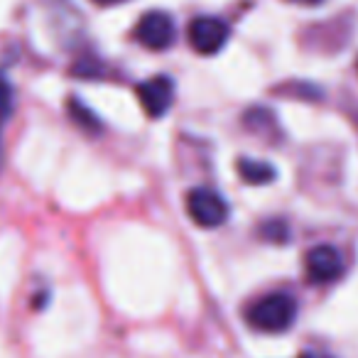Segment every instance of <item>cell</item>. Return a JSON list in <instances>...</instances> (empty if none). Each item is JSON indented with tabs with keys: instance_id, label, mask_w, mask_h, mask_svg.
<instances>
[{
	"instance_id": "12",
	"label": "cell",
	"mask_w": 358,
	"mask_h": 358,
	"mask_svg": "<svg viewBox=\"0 0 358 358\" xmlns=\"http://www.w3.org/2000/svg\"><path fill=\"white\" fill-rule=\"evenodd\" d=\"M94 3L101 8H110V6H120V3H125V0H94Z\"/></svg>"
},
{
	"instance_id": "10",
	"label": "cell",
	"mask_w": 358,
	"mask_h": 358,
	"mask_svg": "<svg viewBox=\"0 0 358 358\" xmlns=\"http://www.w3.org/2000/svg\"><path fill=\"white\" fill-rule=\"evenodd\" d=\"M260 236L270 243H287L289 241V229L282 219H270L260 226Z\"/></svg>"
},
{
	"instance_id": "6",
	"label": "cell",
	"mask_w": 358,
	"mask_h": 358,
	"mask_svg": "<svg viewBox=\"0 0 358 358\" xmlns=\"http://www.w3.org/2000/svg\"><path fill=\"white\" fill-rule=\"evenodd\" d=\"M138 99L150 118H159L172 108L174 101V81L167 74H157L152 79L138 84Z\"/></svg>"
},
{
	"instance_id": "9",
	"label": "cell",
	"mask_w": 358,
	"mask_h": 358,
	"mask_svg": "<svg viewBox=\"0 0 358 358\" xmlns=\"http://www.w3.org/2000/svg\"><path fill=\"white\" fill-rule=\"evenodd\" d=\"M245 128L253 130V133H268V128H275V115L268 108H250L243 118Z\"/></svg>"
},
{
	"instance_id": "3",
	"label": "cell",
	"mask_w": 358,
	"mask_h": 358,
	"mask_svg": "<svg viewBox=\"0 0 358 358\" xmlns=\"http://www.w3.org/2000/svg\"><path fill=\"white\" fill-rule=\"evenodd\" d=\"M187 37H189V45L194 47V52L211 57L224 50V45L231 37V27H229V22H224L221 17L199 15L189 22Z\"/></svg>"
},
{
	"instance_id": "11",
	"label": "cell",
	"mask_w": 358,
	"mask_h": 358,
	"mask_svg": "<svg viewBox=\"0 0 358 358\" xmlns=\"http://www.w3.org/2000/svg\"><path fill=\"white\" fill-rule=\"evenodd\" d=\"M13 108H15V91L6 76H0V120L10 118Z\"/></svg>"
},
{
	"instance_id": "4",
	"label": "cell",
	"mask_w": 358,
	"mask_h": 358,
	"mask_svg": "<svg viewBox=\"0 0 358 358\" xmlns=\"http://www.w3.org/2000/svg\"><path fill=\"white\" fill-rule=\"evenodd\" d=\"M174 37H177V27L169 13L162 10H150L140 17L138 27H135V40L143 47L152 52H162L172 47Z\"/></svg>"
},
{
	"instance_id": "14",
	"label": "cell",
	"mask_w": 358,
	"mask_h": 358,
	"mask_svg": "<svg viewBox=\"0 0 358 358\" xmlns=\"http://www.w3.org/2000/svg\"><path fill=\"white\" fill-rule=\"evenodd\" d=\"M302 358H331V356H314V353H307V356H302Z\"/></svg>"
},
{
	"instance_id": "8",
	"label": "cell",
	"mask_w": 358,
	"mask_h": 358,
	"mask_svg": "<svg viewBox=\"0 0 358 358\" xmlns=\"http://www.w3.org/2000/svg\"><path fill=\"white\" fill-rule=\"evenodd\" d=\"M66 110H69V118L74 120L76 125H79L84 133L89 135H99L101 130H103V123H101V118L94 113V110L89 108V106L84 103L81 99H76V96H71L69 103H66Z\"/></svg>"
},
{
	"instance_id": "5",
	"label": "cell",
	"mask_w": 358,
	"mask_h": 358,
	"mask_svg": "<svg viewBox=\"0 0 358 358\" xmlns=\"http://www.w3.org/2000/svg\"><path fill=\"white\" fill-rule=\"evenodd\" d=\"M304 273H307V280L312 285H327L338 280L343 273L341 250L329 243L309 248L307 255H304Z\"/></svg>"
},
{
	"instance_id": "2",
	"label": "cell",
	"mask_w": 358,
	"mask_h": 358,
	"mask_svg": "<svg viewBox=\"0 0 358 358\" xmlns=\"http://www.w3.org/2000/svg\"><path fill=\"white\" fill-rule=\"evenodd\" d=\"M187 214L201 229H219L229 221V201L211 187H196L187 194Z\"/></svg>"
},
{
	"instance_id": "1",
	"label": "cell",
	"mask_w": 358,
	"mask_h": 358,
	"mask_svg": "<svg viewBox=\"0 0 358 358\" xmlns=\"http://www.w3.org/2000/svg\"><path fill=\"white\" fill-rule=\"evenodd\" d=\"M297 299L287 292H273L268 297H260L245 309V322L253 329L265 334L287 331L297 322Z\"/></svg>"
},
{
	"instance_id": "13",
	"label": "cell",
	"mask_w": 358,
	"mask_h": 358,
	"mask_svg": "<svg viewBox=\"0 0 358 358\" xmlns=\"http://www.w3.org/2000/svg\"><path fill=\"white\" fill-rule=\"evenodd\" d=\"M287 3H297V6H319L322 0H287Z\"/></svg>"
},
{
	"instance_id": "7",
	"label": "cell",
	"mask_w": 358,
	"mask_h": 358,
	"mask_svg": "<svg viewBox=\"0 0 358 358\" xmlns=\"http://www.w3.org/2000/svg\"><path fill=\"white\" fill-rule=\"evenodd\" d=\"M236 169H238L241 179H243L245 185H273L275 179H278V169L273 167L270 162H263V159H253V157H238L236 162Z\"/></svg>"
},
{
	"instance_id": "15",
	"label": "cell",
	"mask_w": 358,
	"mask_h": 358,
	"mask_svg": "<svg viewBox=\"0 0 358 358\" xmlns=\"http://www.w3.org/2000/svg\"><path fill=\"white\" fill-rule=\"evenodd\" d=\"M356 66H358V64H356Z\"/></svg>"
}]
</instances>
